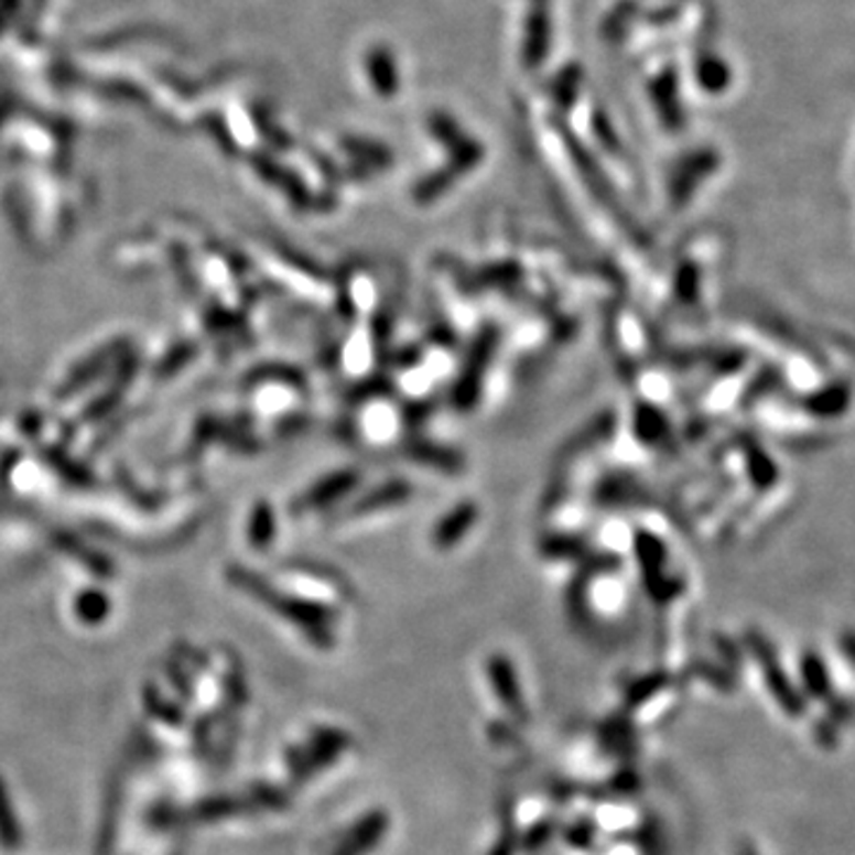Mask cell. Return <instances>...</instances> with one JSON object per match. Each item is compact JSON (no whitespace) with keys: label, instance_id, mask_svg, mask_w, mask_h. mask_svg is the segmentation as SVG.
<instances>
[{"label":"cell","instance_id":"5b68a950","mask_svg":"<svg viewBox=\"0 0 855 855\" xmlns=\"http://www.w3.org/2000/svg\"><path fill=\"white\" fill-rule=\"evenodd\" d=\"M737 855H758V851H756L754 846H748V844H744V846H739V851H737Z\"/></svg>","mask_w":855,"mask_h":855},{"label":"cell","instance_id":"6da1fadb","mask_svg":"<svg viewBox=\"0 0 855 855\" xmlns=\"http://www.w3.org/2000/svg\"><path fill=\"white\" fill-rule=\"evenodd\" d=\"M746 645L748 649H751L754 659L758 661V668L762 670V675H766V684L770 694L775 696L777 706H780L787 715L791 717H799L805 713V699L803 694L797 690V686L791 684L789 675L784 673V668L780 663V659H777V653L772 649L770 641L758 635V632H748L746 635Z\"/></svg>","mask_w":855,"mask_h":855},{"label":"cell","instance_id":"277c9868","mask_svg":"<svg viewBox=\"0 0 855 855\" xmlns=\"http://www.w3.org/2000/svg\"><path fill=\"white\" fill-rule=\"evenodd\" d=\"M842 649L846 653V659L853 663L855 668V632H844L842 635Z\"/></svg>","mask_w":855,"mask_h":855},{"label":"cell","instance_id":"3957f363","mask_svg":"<svg viewBox=\"0 0 855 855\" xmlns=\"http://www.w3.org/2000/svg\"><path fill=\"white\" fill-rule=\"evenodd\" d=\"M815 737L822 746H834L836 742V723H832L830 717L827 721H822L818 727H815Z\"/></svg>","mask_w":855,"mask_h":855},{"label":"cell","instance_id":"7a4b0ae2","mask_svg":"<svg viewBox=\"0 0 855 855\" xmlns=\"http://www.w3.org/2000/svg\"><path fill=\"white\" fill-rule=\"evenodd\" d=\"M801 678H803V684L805 690L811 696L815 699H827L832 694V682H830V673H827V665H824L822 656L813 653V651H805L803 659H801Z\"/></svg>","mask_w":855,"mask_h":855}]
</instances>
